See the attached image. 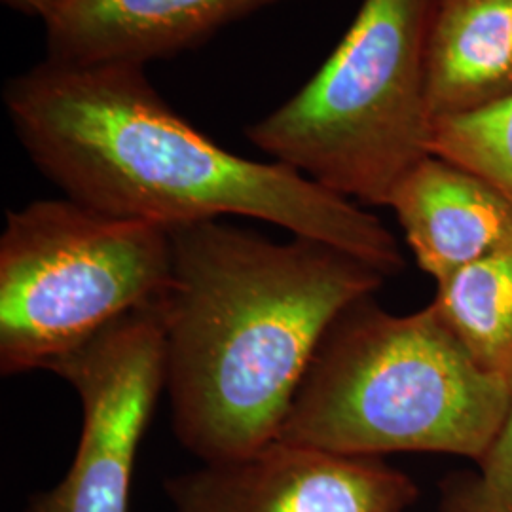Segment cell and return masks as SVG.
I'll use <instances>...</instances> for the list:
<instances>
[{
    "label": "cell",
    "instance_id": "obj_1",
    "mask_svg": "<svg viewBox=\"0 0 512 512\" xmlns=\"http://www.w3.org/2000/svg\"><path fill=\"white\" fill-rule=\"evenodd\" d=\"M2 103L38 171L73 202L162 226L245 217L319 239L399 274L382 220L279 162L217 145L169 107L139 63L44 59L12 76Z\"/></svg>",
    "mask_w": 512,
    "mask_h": 512
},
{
    "label": "cell",
    "instance_id": "obj_2",
    "mask_svg": "<svg viewBox=\"0 0 512 512\" xmlns=\"http://www.w3.org/2000/svg\"><path fill=\"white\" fill-rule=\"evenodd\" d=\"M156 302L171 427L203 463L279 437L330 325L385 275L319 239L274 241L222 219L177 224Z\"/></svg>",
    "mask_w": 512,
    "mask_h": 512
},
{
    "label": "cell",
    "instance_id": "obj_3",
    "mask_svg": "<svg viewBox=\"0 0 512 512\" xmlns=\"http://www.w3.org/2000/svg\"><path fill=\"white\" fill-rule=\"evenodd\" d=\"M511 414V387L476 363L433 304L397 315L366 296L330 325L277 439L344 456L476 463Z\"/></svg>",
    "mask_w": 512,
    "mask_h": 512
},
{
    "label": "cell",
    "instance_id": "obj_4",
    "mask_svg": "<svg viewBox=\"0 0 512 512\" xmlns=\"http://www.w3.org/2000/svg\"><path fill=\"white\" fill-rule=\"evenodd\" d=\"M437 8L439 0H363L319 71L245 129L249 143L349 202L387 207L431 154Z\"/></svg>",
    "mask_w": 512,
    "mask_h": 512
},
{
    "label": "cell",
    "instance_id": "obj_5",
    "mask_svg": "<svg viewBox=\"0 0 512 512\" xmlns=\"http://www.w3.org/2000/svg\"><path fill=\"white\" fill-rule=\"evenodd\" d=\"M171 262L162 224L109 217L65 196L8 211L0 236L2 374L46 370L158 302Z\"/></svg>",
    "mask_w": 512,
    "mask_h": 512
},
{
    "label": "cell",
    "instance_id": "obj_6",
    "mask_svg": "<svg viewBox=\"0 0 512 512\" xmlns=\"http://www.w3.org/2000/svg\"><path fill=\"white\" fill-rule=\"evenodd\" d=\"M46 370L76 391L82 429L67 475L25 512H129L137 450L165 391L156 304L131 311Z\"/></svg>",
    "mask_w": 512,
    "mask_h": 512
},
{
    "label": "cell",
    "instance_id": "obj_7",
    "mask_svg": "<svg viewBox=\"0 0 512 512\" xmlns=\"http://www.w3.org/2000/svg\"><path fill=\"white\" fill-rule=\"evenodd\" d=\"M173 512H404L418 486L382 458L275 439L165 482Z\"/></svg>",
    "mask_w": 512,
    "mask_h": 512
},
{
    "label": "cell",
    "instance_id": "obj_8",
    "mask_svg": "<svg viewBox=\"0 0 512 512\" xmlns=\"http://www.w3.org/2000/svg\"><path fill=\"white\" fill-rule=\"evenodd\" d=\"M283 0H73L46 27L48 59L139 63L205 44L220 29Z\"/></svg>",
    "mask_w": 512,
    "mask_h": 512
},
{
    "label": "cell",
    "instance_id": "obj_9",
    "mask_svg": "<svg viewBox=\"0 0 512 512\" xmlns=\"http://www.w3.org/2000/svg\"><path fill=\"white\" fill-rule=\"evenodd\" d=\"M418 266L437 283L512 245V202L480 175L429 154L389 203Z\"/></svg>",
    "mask_w": 512,
    "mask_h": 512
},
{
    "label": "cell",
    "instance_id": "obj_10",
    "mask_svg": "<svg viewBox=\"0 0 512 512\" xmlns=\"http://www.w3.org/2000/svg\"><path fill=\"white\" fill-rule=\"evenodd\" d=\"M512 93V0H439L429 52L433 122Z\"/></svg>",
    "mask_w": 512,
    "mask_h": 512
},
{
    "label": "cell",
    "instance_id": "obj_11",
    "mask_svg": "<svg viewBox=\"0 0 512 512\" xmlns=\"http://www.w3.org/2000/svg\"><path fill=\"white\" fill-rule=\"evenodd\" d=\"M431 304L476 363L512 391V245L437 283Z\"/></svg>",
    "mask_w": 512,
    "mask_h": 512
},
{
    "label": "cell",
    "instance_id": "obj_12",
    "mask_svg": "<svg viewBox=\"0 0 512 512\" xmlns=\"http://www.w3.org/2000/svg\"><path fill=\"white\" fill-rule=\"evenodd\" d=\"M431 154L480 175L512 202V93L484 109L435 122Z\"/></svg>",
    "mask_w": 512,
    "mask_h": 512
},
{
    "label": "cell",
    "instance_id": "obj_13",
    "mask_svg": "<svg viewBox=\"0 0 512 512\" xmlns=\"http://www.w3.org/2000/svg\"><path fill=\"white\" fill-rule=\"evenodd\" d=\"M475 465V473L446 488L444 511L512 512V414Z\"/></svg>",
    "mask_w": 512,
    "mask_h": 512
},
{
    "label": "cell",
    "instance_id": "obj_14",
    "mask_svg": "<svg viewBox=\"0 0 512 512\" xmlns=\"http://www.w3.org/2000/svg\"><path fill=\"white\" fill-rule=\"evenodd\" d=\"M6 8L14 10L19 16L40 19L48 25L57 18L73 0H0Z\"/></svg>",
    "mask_w": 512,
    "mask_h": 512
}]
</instances>
